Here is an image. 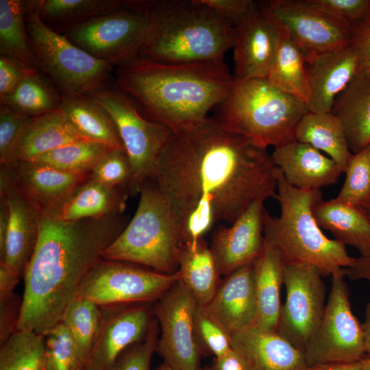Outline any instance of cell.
Segmentation results:
<instances>
[{
    "instance_id": "6da1fadb",
    "label": "cell",
    "mask_w": 370,
    "mask_h": 370,
    "mask_svg": "<svg viewBox=\"0 0 370 370\" xmlns=\"http://www.w3.org/2000/svg\"><path fill=\"white\" fill-rule=\"evenodd\" d=\"M278 170L267 148L208 116L173 132L151 179L186 244L217 222L232 224L254 202L275 197Z\"/></svg>"
},
{
    "instance_id": "7a4b0ae2",
    "label": "cell",
    "mask_w": 370,
    "mask_h": 370,
    "mask_svg": "<svg viewBox=\"0 0 370 370\" xmlns=\"http://www.w3.org/2000/svg\"><path fill=\"white\" fill-rule=\"evenodd\" d=\"M128 223L123 214L73 221L41 215L17 330L45 336L60 322L86 274Z\"/></svg>"
},
{
    "instance_id": "3957f363",
    "label": "cell",
    "mask_w": 370,
    "mask_h": 370,
    "mask_svg": "<svg viewBox=\"0 0 370 370\" xmlns=\"http://www.w3.org/2000/svg\"><path fill=\"white\" fill-rule=\"evenodd\" d=\"M114 73V85L140 112L172 132L208 117L234 82L223 60L164 63L138 57L116 66Z\"/></svg>"
},
{
    "instance_id": "277c9868",
    "label": "cell",
    "mask_w": 370,
    "mask_h": 370,
    "mask_svg": "<svg viewBox=\"0 0 370 370\" xmlns=\"http://www.w3.org/2000/svg\"><path fill=\"white\" fill-rule=\"evenodd\" d=\"M234 43L235 28L199 0L149 1L138 57L164 63L220 60Z\"/></svg>"
},
{
    "instance_id": "5b68a950",
    "label": "cell",
    "mask_w": 370,
    "mask_h": 370,
    "mask_svg": "<svg viewBox=\"0 0 370 370\" xmlns=\"http://www.w3.org/2000/svg\"><path fill=\"white\" fill-rule=\"evenodd\" d=\"M275 198L280 216L264 211V237L280 252L286 264L299 263L317 268L323 276L349 267L354 260L345 245L328 238L317 224L314 205L322 199L321 189L301 190L290 184L278 170Z\"/></svg>"
},
{
    "instance_id": "8992f818",
    "label": "cell",
    "mask_w": 370,
    "mask_h": 370,
    "mask_svg": "<svg viewBox=\"0 0 370 370\" xmlns=\"http://www.w3.org/2000/svg\"><path fill=\"white\" fill-rule=\"evenodd\" d=\"M215 119L227 130L267 148L295 140L307 105L278 89L267 78L234 80Z\"/></svg>"
},
{
    "instance_id": "52a82bcc",
    "label": "cell",
    "mask_w": 370,
    "mask_h": 370,
    "mask_svg": "<svg viewBox=\"0 0 370 370\" xmlns=\"http://www.w3.org/2000/svg\"><path fill=\"white\" fill-rule=\"evenodd\" d=\"M139 193L134 217L104 250L102 258L174 273L183 243L169 210L151 179L143 184Z\"/></svg>"
},
{
    "instance_id": "ba28073f",
    "label": "cell",
    "mask_w": 370,
    "mask_h": 370,
    "mask_svg": "<svg viewBox=\"0 0 370 370\" xmlns=\"http://www.w3.org/2000/svg\"><path fill=\"white\" fill-rule=\"evenodd\" d=\"M25 23L40 73L61 96L90 95L109 85L114 67L80 49L40 19L36 0L24 1Z\"/></svg>"
},
{
    "instance_id": "9c48e42d",
    "label": "cell",
    "mask_w": 370,
    "mask_h": 370,
    "mask_svg": "<svg viewBox=\"0 0 370 370\" xmlns=\"http://www.w3.org/2000/svg\"><path fill=\"white\" fill-rule=\"evenodd\" d=\"M149 1H126L114 12L87 21L63 34L112 67L138 57L149 25Z\"/></svg>"
},
{
    "instance_id": "30bf717a",
    "label": "cell",
    "mask_w": 370,
    "mask_h": 370,
    "mask_svg": "<svg viewBox=\"0 0 370 370\" xmlns=\"http://www.w3.org/2000/svg\"><path fill=\"white\" fill-rule=\"evenodd\" d=\"M90 95L106 110L116 125L132 167L129 193L136 195L152 177L158 156L173 132L147 119L114 84Z\"/></svg>"
},
{
    "instance_id": "8fae6325",
    "label": "cell",
    "mask_w": 370,
    "mask_h": 370,
    "mask_svg": "<svg viewBox=\"0 0 370 370\" xmlns=\"http://www.w3.org/2000/svg\"><path fill=\"white\" fill-rule=\"evenodd\" d=\"M319 325L304 352L308 368L365 357L362 324L354 314L344 269L334 273Z\"/></svg>"
},
{
    "instance_id": "7c38bea8",
    "label": "cell",
    "mask_w": 370,
    "mask_h": 370,
    "mask_svg": "<svg viewBox=\"0 0 370 370\" xmlns=\"http://www.w3.org/2000/svg\"><path fill=\"white\" fill-rule=\"evenodd\" d=\"M179 280L127 262L101 259L86 274L76 297L99 307L153 303Z\"/></svg>"
},
{
    "instance_id": "4fadbf2b",
    "label": "cell",
    "mask_w": 370,
    "mask_h": 370,
    "mask_svg": "<svg viewBox=\"0 0 370 370\" xmlns=\"http://www.w3.org/2000/svg\"><path fill=\"white\" fill-rule=\"evenodd\" d=\"M322 277L321 272L311 265H284L283 284L286 295L276 332L303 353L325 309V285Z\"/></svg>"
},
{
    "instance_id": "5bb4252c",
    "label": "cell",
    "mask_w": 370,
    "mask_h": 370,
    "mask_svg": "<svg viewBox=\"0 0 370 370\" xmlns=\"http://www.w3.org/2000/svg\"><path fill=\"white\" fill-rule=\"evenodd\" d=\"M257 4L284 29L305 60L352 43V29L309 0H269Z\"/></svg>"
},
{
    "instance_id": "9a60e30c",
    "label": "cell",
    "mask_w": 370,
    "mask_h": 370,
    "mask_svg": "<svg viewBox=\"0 0 370 370\" xmlns=\"http://www.w3.org/2000/svg\"><path fill=\"white\" fill-rule=\"evenodd\" d=\"M196 306L193 297L179 280L153 303L160 329L156 351L173 370H199L201 353L193 325Z\"/></svg>"
},
{
    "instance_id": "2e32d148",
    "label": "cell",
    "mask_w": 370,
    "mask_h": 370,
    "mask_svg": "<svg viewBox=\"0 0 370 370\" xmlns=\"http://www.w3.org/2000/svg\"><path fill=\"white\" fill-rule=\"evenodd\" d=\"M100 308L101 324L83 370H112L123 351L145 337L155 317L153 303Z\"/></svg>"
},
{
    "instance_id": "e0dca14e",
    "label": "cell",
    "mask_w": 370,
    "mask_h": 370,
    "mask_svg": "<svg viewBox=\"0 0 370 370\" xmlns=\"http://www.w3.org/2000/svg\"><path fill=\"white\" fill-rule=\"evenodd\" d=\"M234 28V80L267 78L278 49L282 27L256 2Z\"/></svg>"
},
{
    "instance_id": "ac0fdd59",
    "label": "cell",
    "mask_w": 370,
    "mask_h": 370,
    "mask_svg": "<svg viewBox=\"0 0 370 370\" xmlns=\"http://www.w3.org/2000/svg\"><path fill=\"white\" fill-rule=\"evenodd\" d=\"M0 200L5 204L8 214L5 248L0 262L21 278L36 245L41 214L18 188L10 167L1 166Z\"/></svg>"
},
{
    "instance_id": "d6986e66",
    "label": "cell",
    "mask_w": 370,
    "mask_h": 370,
    "mask_svg": "<svg viewBox=\"0 0 370 370\" xmlns=\"http://www.w3.org/2000/svg\"><path fill=\"white\" fill-rule=\"evenodd\" d=\"M264 200L254 202L229 227L218 226L212 232L210 249L221 275L252 264L264 243Z\"/></svg>"
},
{
    "instance_id": "ffe728a7",
    "label": "cell",
    "mask_w": 370,
    "mask_h": 370,
    "mask_svg": "<svg viewBox=\"0 0 370 370\" xmlns=\"http://www.w3.org/2000/svg\"><path fill=\"white\" fill-rule=\"evenodd\" d=\"M309 86L308 110L332 112L336 97L357 74L359 55L351 43L305 60Z\"/></svg>"
},
{
    "instance_id": "44dd1931",
    "label": "cell",
    "mask_w": 370,
    "mask_h": 370,
    "mask_svg": "<svg viewBox=\"0 0 370 370\" xmlns=\"http://www.w3.org/2000/svg\"><path fill=\"white\" fill-rule=\"evenodd\" d=\"M246 370H309L304 353L275 331L254 325L232 336Z\"/></svg>"
},
{
    "instance_id": "7402d4cb",
    "label": "cell",
    "mask_w": 370,
    "mask_h": 370,
    "mask_svg": "<svg viewBox=\"0 0 370 370\" xmlns=\"http://www.w3.org/2000/svg\"><path fill=\"white\" fill-rule=\"evenodd\" d=\"M224 277L206 307L233 336L256 324L257 304L253 265L243 266Z\"/></svg>"
},
{
    "instance_id": "603a6c76",
    "label": "cell",
    "mask_w": 370,
    "mask_h": 370,
    "mask_svg": "<svg viewBox=\"0 0 370 370\" xmlns=\"http://www.w3.org/2000/svg\"><path fill=\"white\" fill-rule=\"evenodd\" d=\"M271 156L286 180L301 190H321L336 183L343 173L332 158L295 140L274 148Z\"/></svg>"
},
{
    "instance_id": "cb8c5ba5",
    "label": "cell",
    "mask_w": 370,
    "mask_h": 370,
    "mask_svg": "<svg viewBox=\"0 0 370 370\" xmlns=\"http://www.w3.org/2000/svg\"><path fill=\"white\" fill-rule=\"evenodd\" d=\"M22 193L45 215L61 204L88 176L71 174L32 161L10 167Z\"/></svg>"
},
{
    "instance_id": "d4e9b609",
    "label": "cell",
    "mask_w": 370,
    "mask_h": 370,
    "mask_svg": "<svg viewBox=\"0 0 370 370\" xmlns=\"http://www.w3.org/2000/svg\"><path fill=\"white\" fill-rule=\"evenodd\" d=\"M128 191L106 186L89 176L57 207L42 215L62 221L122 214Z\"/></svg>"
},
{
    "instance_id": "484cf974",
    "label": "cell",
    "mask_w": 370,
    "mask_h": 370,
    "mask_svg": "<svg viewBox=\"0 0 370 370\" xmlns=\"http://www.w3.org/2000/svg\"><path fill=\"white\" fill-rule=\"evenodd\" d=\"M252 265L257 304L255 325L276 332L282 308L280 291L285 263L278 250L264 237L262 250Z\"/></svg>"
},
{
    "instance_id": "4316f807",
    "label": "cell",
    "mask_w": 370,
    "mask_h": 370,
    "mask_svg": "<svg viewBox=\"0 0 370 370\" xmlns=\"http://www.w3.org/2000/svg\"><path fill=\"white\" fill-rule=\"evenodd\" d=\"M312 213L319 227L330 231L334 240L354 247L360 256L370 253V217L365 209L335 197L317 201Z\"/></svg>"
},
{
    "instance_id": "83f0119b",
    "label": "cell",
    "mask_w": 370,
    "mask_h": 370,
    "mask_svg": "<svg viewBox=\"0 0 370 370\" xmlns=\"http://www.w3.org/2000/svg\"><path fill=\"white\" fill-rule=\"evenodd\" d=\"M332 112L341 121L356 153L370 143V71H360L336 97Z\"/></svg>"
},
{
    "instance_id": "f1b7e54d",
    "label": "cell",
    "mask_w": 370,
    "mask_h": 370,
    "mask_svg": "<svg viewBox=\"0 0 370 370\" xmlns=\"http://www.w3.org/2000/svg\"><path fill=\"white\" fill-rule=\"evenodd\" d=\"M83 140H90L60 110L32 117L19 145L16 162L32 161L63 145Z\"/></svg>"
},
{
    "instance_id": "f546056e",
    "label": "cell",
    "mask_w": 370,
    "mask_h": 370,
    "mask_svg": "<svg viewBox=\"0 0 370 370\" xmlns=\"http://www.w3.org/2000/svg\"><path fill=\"white\" fill-rule=\"evenodd\" d=\"M177 273L179 280L196 303L204 306L211 301L221 282L216 260L204 238L182 244Z\"/></svg>"
},
{
    "instance_id": "4dcf8cb0",
    "label": "cell",
    "mask_w": 370,
    "mask_h": 370,
    "mask_svg": "<svg viewBox=\"0 0 370 370\" xmlns=\"http://www.w3.org/2000/svg\"><path fill=\"white\" fill-rule=\"evenodd\" d=\"M60 111L88 140L125 151L110 114L90 95L62 96Z\"/></svg>"
},
{
    "instance_id": "1f68e13d",
    "label": "cell",
    "mask_w": 370,
    "mask_h": 370,
    "mask_svg": "<svg viewBox=\"0 0 370 370\" xmlns=\"http://www.w3.org/2000/svg\"><path fill=\"white\" fill-rule=\"evenodd\" d=\"M294 138L326 153L343 173L353 155L344 127L332 112H306L296 126Z\"/></svg>"
},
{
    "instance_id": "d6a6232c",
    "label": "cell",
    "mask_w": 370,
    "mask_h": 370,
    "mask_svg": "<svg viewBox=\"0 0 370 370\" xmlns=\"http://www.w3.org/2000/svg\"><path fill=\"white\" fill-rule=\"evenodd\" d=\"M42 21L50 29L64 34L75 27L122 8L119 0H36Z\"/></svg>"
},
{
    "instance_id": "836d02e7",
    "label": "cell",
    "mask_w": 370,
    "mask_h": 370,
    "mask_svg": "<svg viewBox=\"0 0 370 370\" xmlns=\"http://www.w3.org/2000/svg\"><path fill=\"white\" fill-rule=\"evenodd\" d=\"M267 79L278 89L308 104L309 86L305 58L283 28L278 49Z\"/></svg>"
},
{
    "instance_id": "e575fe53",
    "label": "cell",
    "mask_w": 370,
    "mask_h": 370,
    "mask_svg": "<svg viewBox=\"0 0 370 370\" xmlns=\"http://www.w3.org/2000/svg\"><path fill=\"white\" fill-rule=\"evenodd\" d=\"M61 97L39 72L27 77L12 92L0 98V103L32 118L60 110Z\"/></svg>"
},
{
    "instance_id": "d590c367",
    "label": "cell",
    "mask_w": 370,
    "mask_h": 370,
    "mask_svg": "<svg viewBox=\"0 0 370 370\" xmlns=\"http://www.w3.org/2000/svg\"><path fill=\"white\" fill-rule=\"evenodd\" d=\"M0 56L17 59L40 71L26 29L24 1L0 0Z\"/></svg>"
},
{
    "instance_id": "8d00e7d4",
    "label": "cell",
    "mask_w": 370,
    "mask_h": 370,
    "mask_svg": "<svg viewBox=\"0 0 370 370\" xmlns=\"http://www.w3.org/2000/svg\"><path fill=\"white\" fill-rule=\"evenodd\" d=\"M111 149L90 140L77 141L57 148L32 162L69 173L89 176Z\"/></svg>"
},
{
    "instance_id": "74e56055",
    "label": "cell",
    "mask_w": 370,
    "mask_h": 370,
    "mask_svg": "<svg viewBox=\"0 0 370 370\" xmlns=\"http://www.w3.org/2000/svg\"><path fill=\"white\" fill-rule=\"evenodd\" d=\"M45 336L17 330L0 347V370H42Z\"/></svg>"
},
{
    "instance_id": "f35d334b",
    "label": "cell",
    "mask_w": 370,
    "mask_h": 370,
    "mask_svg": "<svg viewBox=\"0 0 370 370\" xmlns=\"http://www.w3.org/2000/svg\"><path fill=\"white\" fill-rule=\"evenodd\" d=\"M101 308L86 299L76 297L62 319L72 334L83 365L86 363L101 321Z\"/></svg>"
},
{
    "instance_id": "ab89813d",
    "label": "cell",
    "mask_w": 370,
    "mask_h": 370,
    "mask_svg": "<svg viewBox=\"0 0 370 370\" xmlns=\"http://www.w3.org/2000/svg\"><path fill=\"white\" fill-rule=\"evenodd\" d=\"M344 173L345 179L336 198L356 207L370 208V143L353 153Z\"/></svg>"
},
{
    "instance_id": "60d3db41",
    "label": "cell",
    "mask_w": 370,
    "mask_h": 370,
    "mask_svg": "<svg viewBox=\"0 0 370 370\" xmlns=\"http://www.w3.org/2000/svg\"><path fill=\"white\" fill-rule=\"evenodd\" d=\"M44 336V370H83L76 343L62 321Z\"/></svg>"
},
{
    "instance_id": "b9f144b4",
    "label": "cell",
    "mask_w": 370,
    "mask_h": 370,
    "mask_svg": "<svg viewBox=\"0 0 370 370\" xmlns=\"http://www.w3.org/2000/svg\"><path fill=\"white\" fill-rule=\"evenodd\" d=\"M193 325L195 339L201 354L215 358L232 349V336L206 306L197 304Z\"/></svg>"
},
{
    "instance_id": "7bdbcfd3",
    "label": "cell",
    "mask_w": 370,
    "mask_h": 370,
    "mask_svg": "<svg viewBox=\"0 0 370 370\" xmlns=\"http://www.w3.org/2000/svg\"><path fill=\"white\" fill-rule=\"evenodd\" d=\"M32 117L0 103V164L12 167L16 162V153Z\"/></svg>"
},
{
    "instance_id": "ee69618b",
    "label": "cell",
    "mask_w": 370,
    "mask_h": 370,
    "mask_svg": "<svg viewBox=\"0 0 370 370\" xmlns=\"http://www.w3.org/2000/svg\"><path fill=\"white\" fill-rule=\"evenodd\" d=\"M132 174L125 151L111 149L95 165L89 177L110 187L125 188L129 193Z\"/></svg>"
},
{
    "instance_id": "f6af8a7d",
    "label": "cell",
    "mask_w": 370,
    "mask_h": 370,
    "mask_svg": "<svg viewBox=\"0 0 370 370\" xmlns=\"http://www.w3.org/2000/svg\"><path fill=\"white\" fill-rule=\"evenodd\" d=\"M158 334L159 325L154 317L145 337L124 350L112 370H150L152 356L157 349Z\"/></svg>"
},
{
    "instance_id": "bcb514c9",
    "label": "cell",
    "mask_w": 370,
    "mask_h": 370,
    "mask_svg": "<svg viewBox=\"0 0 370 370\" xmlns=\"http://www.w3.org/2000/svg\"><path fill=\"white\" fill-rule=\"evenodd\" d=\"M349 28L370 20V0H309Z\"/></svg>"
},
{
    "instance_id": "7dc6e473",
    "label": "cell",
    "mask_w": 370,
    "mask_h": 370,
    "mask_svg": "<svg viewBox=\"0 0 370 370\" xmlns=\"http://www.w3.org/2000/svg\"><path fill=\"white\" fill-rule=\"evenodd\" d=\"M39 72L17 59L0 56V98L12 92L25 78Z\"/></svg>"
},
{
    "instance_id": "c3c4849f",
    "label": "cell",
    "mask_w": 370,
    "mask_h": 370,
    "mask_svg": "<svg viewBox=\"0 0 370 370\" xmlns=\"http://www.w3.org/2000/svg\"><path fill=\"white\" fill-rule=\"evenodd\" d=\"M235 27L251 11L256 2L251 0H199Z\"/></svg>"
},
{
    "instance_id": "681fc988",
    "label": "cell",
    "mask_w": 370,
    "mask_h": 370,
    "mask_svg": "<svg viewBox=\"0 0 370 370\" xmlns=\"http://www.w3.org/2000/svg\"><path fill=\"white\" fill-rule=\"evenodd\" d=\"M21 307L22 299L16 294L0 299V344L17 330Z\"/></svg>"
},
{
    "instance_id": "f907efd6",
    "label": "cell",
    "mask_w": 370,
    "mask_h": 370,
    "mask_svg": "<svg viewBox=\"0 0 370 370\" xmlns=\"http://www.w3.org/2000/svg\"><path fill=\"white\" fill-rule=\"evenodd\" d=\"M352 43L359 55L360 71H370V20L352 28Z\"/></svg>"
},
{
    "instance_id": "816d5d0a",
    "label": "cell",
    "mask_w": 370,
    "mask_h": 370,
    "mask_svg": "<svg viewBox=\"0 0 370 370\" xmlns=\"http://www.w3.org/2000/svg\"><path fill=\"white\" fill-rule=\"evenodd\" d=\"M366 211L370 217V208ZM345 274L352 280H365L370 284V253L365 256L354 258L352 264L345 269Z\"/></svg>"
},
{
    "instance_id": "f5cc1de1",
    "label": "cell",
    "mask_w": 370,
    "mask_h": 370,
    "mask_svg": "<svg viewBox=\"0 0 370 370\" xmlns=\"http://www.w3.org/2000/svg\"><path fill=\"white\" fill-rule=\"evenodd\" d=\"M21 277L9 266L0 262V299L13 295Z\"/></svg>"
},
{
    "instance_id": "db71d44e",
    "label": "cell",
    "mask_w": 370,
    "mask_h": 370,
    "mask_svg": "<svg viewBox=\"0 0 370 370\" xmlns=\"http://www.w3.org/2000/svg\"><path fill=\"white\" fill-rule=\"evenodd\" d=\"M200 370V369H199ZM202 370H246L245 366L235 352L232 349L227 353L215 357L211 365Z\"/></svg>"
},
{
    "instance_id": "11a10c76",
    "label": "cell",
    "mask_w": 370,
    "mask_h": 370,
    "mask_svg": "<svg viewBox=\"0 0 370 370\" xmlns=\"http://www.w3.org/2000/svg\"><path fill=\"white\" fill-rule=\"evenodd\" d=\"M8 214L5 204L0 200V258L3 256L7 238Z\"/></svg>"
},
{
    "instance_id": "9f6ffc18",
    "label": "cell",
    "mask_w": 370,
    "mask_h": 370,
    "mask_svg": "<svg viewBox=\"0 0 370 370\" xmlns=\"http://www.w3.org/2000/svg\"><path fill=\"white\" fill-rule=\"evenodd\" d=\"M362 360L352 362L323 364L310 368L309 370H362Z\"/></svg>"
},
{
    "instance_id": "6f0895ef",
    "label": "cell",
    "mask_w": 370,
    "mask_h": 370,
    "mask_svg": "<svg viewBox=\"0 0 370 370\" xmlns=\"http://www.w3.org/2000/svg\"><path fill=\"white\" fill-rule=\"evenodd\" d=\"M362 326L364 334L365 357H370V302L366 306L365 321Z\"/></svg>"
},
{
    "instance_id": "680465c9",
    "label": "cell",
    "mask_w": 370,
    "mask_h": 370,
    "mask_svg": "<svg viewBox=\"0 0 370 370\" xmlns=\"http://www.w3.org/2000/svg\"><path fill=\"white\" fill-rule=\"evenodd\" d=\"M362 362V370H370V357H365Z\"/></svg>"
},
{
    "instance_id": "91938a15",
    "label": "cell",
    "mask_w": 370,
    "mask_h": 370,
    "mask_svg": "<svg viewBox=\"0 0 370 370\" xmlns=\"http://www.w3.org/2000/svg\"><path fill=\"white\" fill-rule=\"evenodd\" d=\"M153 370H173V369L169 366H168L166 363L163 362L162 364L158 366Z\"/></svg>"
},
{
    "instance_id": "94428289",
    "label": "cell",
    "mask_w": 370,
    "mask_h": 370,
    "mask_svg": "<svg viewBox=\"0 0 370 370\" xmlns=\"http://www.w3.org/2000/svg\"><path fill=\"white\" fill-rule=\"evenodd\" d=\"M42 370H44L43 368L42 369Z\"/></svg>"
}]
</instances>
